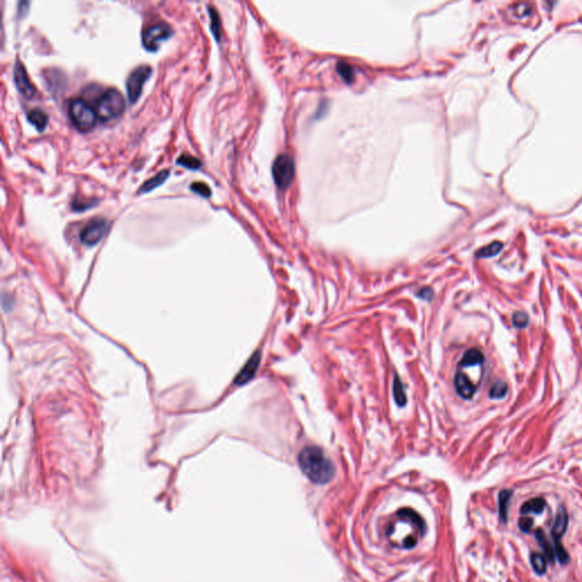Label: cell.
Returning <instances> with one entry per match:
<instances>
[{
	"mask_svg": "<svg viewBox=\"0 0 582 582\" xmlns=\"http://www.w3.org/2000/svg\"><path fill=\"white\" fill-rule=\"evenodd\" d=\"M530 562H531V565L532 568L534 570V572L538 573V574H543V573H546L547 571V562H546V558L543 557L542 555L540 554H537V553H533L530 556Z\"/></svg>",
	"mask_w": 582,
	"mask_h": 582,
	"instance_id": "obj_25",
	"label": "cell"
},
{
	"mask_svg": "<svg viewBox=\"0 0 582 582\" xmlns=\"http://www.w3.org/2000/svg\"><path fill=\"white\" fill-rule=\"evenodd\" d=\"M125 109V99L121 92L115 88L107 89L98 98L96 102V113L101 122H108L117 118Z\"/></svg>",
	"mask_w": 582,
	"mask_h": 582,
	"instance_id": "obj_3",
	"label": "cell"
},
{
	"mask_svg": "<svg viewBox=\"0 0 582 582\" xmlns=\"http://www.w3.org/2000/svg\"><path fill=\"white\" fill-rule=\"evenodd\" d=\"M512 490H502L499 493L498 497V507H499V516L503 522L507 521V509L509 500L512 497Z\"/></svg>",
	"mask_w": 582,
	"mask_h": 582,
	"instance_id": "obj_17",
	"label": "cell"
},
{
	"mask_svg": "<svg viewBox=\"0 0 582 582\" xmlns=\"http://www.w3.org/2000/svg\"><path fill=\"white\" fill-rule=\"evenodd\" d=\"M14 81L17 90H19L21 95H23L27 98H32L36 95V88L33 87L30 80L27 70H25L23 64L20 61H16L14 66Z\"/></svg>",
	"mask_w": 582,
	"mask_h": 582,
	"instance_id": "obj_10",
	"label": "cell"
},
{
	"mask_svg": "<svg viewBox=\"0 0 582 582\" xmlns=\"http://www.w3.org/2000/svg\"><path fill=\"white\" fill-rule=\"evenodd\" d=\"M177 164L180 166H183L188 170H198L202 168V162L198 158L189 155V154H182L177 160Z\"/></svg>",
	"mask_w": 582,
	"mask_h": 582,
	"instance_id": "obj_18",
	"label": "cell"
},
{
	"mask_svg": "<svg viewBox=\"0 0 582 582\" xmlns=\"http://www.w3.org/2000/svg\"><path fill=\"white\" fill-rule=\"evenodd\" d=\"M454 383H455L457 393H459L461 397H463L464 399H471L477 391L476 384H474L472 381L470 380L469 376L461 370L457 371Z\"/></svg>",
	"mask_w": 582,
	"mask_h": 582,
	"instance_id": "obj_11",
	"label": "cell"
},
{
	"mask_svg": "<svg viewBox=\"0 0 582 582\" xmlns=\"http://www.w3.org/2000/svg\"><path fill=\"white\" fill-rule=\"evenodd\" d=\"M416 295H417V297L423 298V299H427V301H429V299H431L432 295H433V291H432L430 288H423L420 291H417Z\"/></svg>",
	"mask_w": 582,
	"mask_h": 582,
	"instance_id": "obj_31",
	"label": "cell"
},
{
	"mask_svg": "<svg viewBox=\"0 0 582 582\" xmlns=\"http://www.w3.org/2000/svg\"><path fill=\"white\" fill-rule=\"evenodd\" d=\"M536 538L539 542V545L542 548V550L545 551L546 554V557H548L550 560H555L556 557V554H555V548L553 546L550 545L549 541L547 540L545 534L541 531V530H537L536 532Z\"/></svg>",
	"mask_w": 582,
	"mask_h": 582,
	"instance_id": "obj_20",
	"label": "cell"
},
{
	"mask_svg": "<svg viewBox=\"0 0 582 582\" xmlns=\"http://www.w3.org/2000/svg\"><path fill=\"white\" fill-rule=\"evenodd\" d=\"M96 204H97V202H92V200L91 202H90V200H82V202H81V200H73L72 208H73V211H75V212H82V211H87V209L90 207L95 206Z\"/></svg>",
	"mask_w": 582,
	"mask_h": 582,
	"instance_id": "obj_29",
	"label": "cell"
},
{
	"mask_svg": "<svg viewBox=\"0 0 582 582\" xmlns=\"http://www.w3.org/2000/svg\"><path fill=\"white\" fill-rule=\"evenodd\" d=\"M208 13L211 15V30L213 36L217 41L221 40V20L218 13L213 7H208Z\"/></svg>",
	"mask_w": 582,
	"mask_h": 582,
	"instance_id": "obj_24",
	"label": "cell"
},
{
	"mask_svg": "<svg viewBox=\"0 0 582 582\" xmlns=\"http://www.w3.org/2000/svg\"><path fill=\"white\" fill-rule=\"evenodd\" d=\"M108 229V221L105 218H95V220L90 221L89 223L84 226L83 230L80 233V239L84 245L88 246H95L99 242Z\"/></svg>",
	"mask_w": 582,
	"mask_h": 582,
	"instance_id": "obj_9",
	"label": "cell"
},
{
	"mask_svg": "<svg viewBox=\"0 0 582 582\" xmlns=\"http://www.w3.org/2000/svg\"><path fill=\"white\" fill-rule=\"evenodd\" d=\"M336 70L338 72V74L341 76V79L344 80L346 83L353 82L355 79V70L352 65H349V64L345 62H339L337 64Z\"/></svg>",
	"mask_w": 582,
	"mask_h": 582,
	"instance_id": "obj_19",
	"label": "cell"
},
{
	"mask_svg": "<svg viewBox=\"0 0 582 582\" xmlns=\"http://www.w3.org/2000/svg\"><path fill=\"white\" fill-rule=\"evenodd\" d=\"M519 526L521 529V531L523 532H530L531 531L532 526H533V520L531 517H521L519 520Z\"/></svg>",
	"mask_w": 582,
	"mask_h": 582,
	"instance_id": "obj_30",
	"label": "cell"
},
{
	"mask_svg": "<svg viewBox=\"0 0 582 582\" xmlns=\"http://www.w3.org/2000/svg\"><path fill=\"white\" fill-rule=\"evenodd\" d=\"M298 463L303 473L314 483H327L335 474V466L324 455L322 449L316 446H308L299 453Z\"/></svg>",
	"mask_w": 582,
	"mask_h": 582,
	"instance_id": "obj_2",
	"label": "cell"
},
{
	"mask_svg": "<svg viewBox=\"0 0 582 582\" xmlns=\"http://www.w3.org/2000/svg\"><path fill=\"white\" fill-rule=\"evenodd\" d=\"M502 248H503L502 242L494 241V242H491L490 245L481 248L480 250H478L477 257H480V258L493 257V256H496L500 250H502Z\"/></svg>",
	"mask_w": 582,
	"mask_h": 582,
	"instance_id": "obj_22",
	"label": "cell"
},
{
	"mask_svg": "<svg viewBox=\"0 0 582 582\" xmlns=\"http://www.w3.org/2000/svg\"><path fill=\"white\" fill-rule=\"evenodd\" d=\"M511 13L513 14V16L516 17V19H525V17H529L531 15L532 13V6L530 5V4H525V3H522V4H514V5L511 6L508 8Z\"/></svg>",
	"mask_w": 582,
	"mask_h": 582,
	"instance_id": "obj_21",
	"label": "cell"
},
{
	"mask_svg": "<svg viewBox=\"0 0 582 582\" xmlns=\"http://www.w3.org/2000/svg\"><path fill=\"white\" fill-rule=\"evenodd\" d=\"M425 524L422 517L412 509H401L388 525L389 540L400 548H413L424 534Z\"/></svg>",
	"mask_w": 582,
	"mask_h": 582,
	"instance_id": "obj_1",
	"label": "cell"
},
{
	"mask_svg": "<svg viewBox=\"0 0 582 582\" xmlns=\"http://www.w3.org/2000/svg\"><path fill=\"white\" fill-rule=\"evenodd\" d=\"M273 179L277 188L284 190L288 188L295 178V161L286 154H282L276 158L272 166Z\"/></svg>",
	"mask_w": 582,
	"mask_h": 582,
	"instance_id": "obj_5",
	"label": "cell"
},
{
	"mask_svg": "<svg viewBox=\"0 0 582 582\" xmlns=\"http://www.w3.org/2000/svg\"><path fill=\"white\" fill-rule=\"evenodd\" d=\"M546 507V502L542 498H532L521 506L522 514H540Z\"/></svg>",
	"mask_w": 582,
	"mask_h": 582,
	"instance_id": "obj_16",
	"label": "cell"
},
{
	"mask_svg": "<svg viewBox=\"0 0 582 582\" xmlns=\"http://www.w3.org/2000/svg\"><path fill=\"white\" fill-rule=\"evenodd\" d=\"M28 121L32 124L33 126H36V129L42 132L47 126V124H48V116H47V114L44 112V110L41 109H32L30 110L28 113Z\"/></svg>",
	"mask_w": 582,
	"mask_h": 582,
	"instance_id": "obj_15",
	"label": "cell"
},
{
	"mask_svg": "<svg viewBox=\"0 0 582 582\" xmlns=\"http://www.w3.org/2000/svg\"><path fill=\"white\" fill-rule=\"evenodd\" d=\"M513 325L517 329H524L529 324V316L524 312H515L512 318Z\"/></svg>",
	"mask_w": 582,
	"mask_h": 582,
	"instance_id": "obj_27",
	"label": "cell"
},
{
	"mask_svg": "<svg viewBox=\"0 0 582 582\" xmlns=\"http://www.w3.org/2000/svg\"><path fill=\"white\" fill-rule=\"evenodd\" d=\"M173 29L165 22H158L149 25L142 33V45L148 51H156L160 48L161 42L172 37Z\"/></svg>",
	"mask_w": 582,
	"mask_h": 582,
	"instance_id": "obj_6",
	"label": "cell"
},
{
	"mask_svg": "<svg viewBox=\"0 0 582 582\" xmlns=\"http://www.w3.org/2000/svg\"><path fill=\"white\" fill-rule=\"evenodd\" d=\"M170 177V171L169 170H164V171H161L160 173L156 174L155 177H153L152 179H149L145 181L142 186L140 187L139 189V194H145V192H151L152 190L155 189V188L162 186L163 183H164L168 178Z\"/></svg>",
	"mask_w": 582,
	"mask_h": 582,
	"instance_id": "obj_13",
	"label": "cell"
},
{
	"mask_svg": "<svg viewBox=\"0 0 582 582\" xmlns=\"http://www.w3.org/2000/svg\"><path fill=\"white\" fill-rule=\"evenodd\" d=\"M507 391L508 387L506 382H504V381H496L490 388L489 396L490 398H493V399H500V398H504L506 396Z\"/></svg>",
	"mask_w": 582,
	"mask_h": 582,
	"instance_id": "obj_26",
	"label": "cell"
},
{
	"mask_svg": "<svg viewBox=\"0 0 582 582\" xmlns=\"http://www.w3.org/2000/svg\"><path fill=\"white\" fill-rule=\"evenodd\" d=\"M393 396H395V400L398 406H404L406 404V401H407V398H406L404 391L403 382H401L400 379L398 378L397 375L395 376V379H393Z\"/></svg>",
	"mask_w": 582,
	"mask_h": 582,
	"instance_id": "obj_23",
	"label": "cell"
},
{
	"mask_svg": "<svg viewBox=\"0 0 582 582\" xmlns=\"http://www.w3.org/2000/svg\"><path fill=\"white\" fill-rule=\"evenodd\" d=\"M190 189L191 191H194L195 194L205 197V198H208V197L211 196V188L204 182H194L190 186Z\"/></svg>",
	"mask_w": 582,
	"mask_h": 582,
	"instance_id": "obj_28",
	"label": "cell"
},
{
	"mask_svg": "<svg viewBox=\"0 0 582 582\" xmlns=\"http://www.w3.org/2000/svg\"><path fill=\"white\" fill-rule=\"evenodd\" d=\"M483 361H485V357H483V354L480 352V350H479L478 348H471L463 355L462 361L460 363V366L461 367H469V366L481 365Z\"/></svg>",
	"mask_w": 582,
	"mask_h": 582,
	"instance_id": "obj_14",
	"label": "cell"
},
{
	"mask_svg": "<svg viewBox=\"0 0 582 582\" xmlns=\"http://www.w3.org/2000/svg\"><path fill=\"white\" fill-rule=\"evenodd\" d=\"M567 524H568L567 512L563 506H560L557 511V514H556L553 528H551V537H553V540L555 542L556 557H557V559L562 564H565L568 562V554L562 547V543H560V539H562L563 534L566 531Z\"/></svg>",
	"mask_w": 582,
	"mask_h": 582,
	"instance_id": "obj_7",
	"label": "cell"
},
{
	"mask_svg": "<svg viewBox=\"0 0 582 582\" xmlns=\"http://www.w3.org/2000/svg\"><path fill=\"white\" fill-rule=\"evenodd\" d=\"M152 72L153 70L151 66L141 65L136 67L129 75L126 81V90L127 98H129L132 104L139 99L141 92H142L143 84L149 79V76L152 75Z\"/></svg>",
	"mask_w": 582,
	"mask_h": 582,
	"instance_id": "obj_8",
	"label": "cell"
},
{
	"mask_svg": "<svg viewBox=\"0 0 582 582\" xmlns=\"http://www.w3.org/2000/svg\"><path fill=\"white\" fill-rule=\"evenodd\" d=\"M259 363H260V353L259 352H256L249 358V361L247 362L246 365L243 366V369L240 371V373H239L237 375V379H235V383H237V384H245V383L248 382V381H250L252 378H254V375L256 374V372H257V369H258V366H259Z\"/></svg>",
	"mask_w": 582,
	"mask_h": 582,
	"instance_id": "obj_12",
	"label": "cell"
},
{
	"mask_svg": "<svg viewBox=\"0 0 582 582\" xmlns=\"http://www.w3.org/2000/svg\"><path fill=\"white\" fill-rule=\"evenodd\" d=\"M68 114L76 129L82 132L93 129L98 119L96 109H93L90 104L80 98L71 100Z\"/></svg>",
	"mask_w": 582,
	"mask_h": 582,
	"instance_id": "obj_4",
	"label": "cell"
}]
</instances>
